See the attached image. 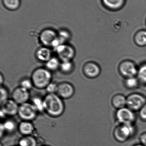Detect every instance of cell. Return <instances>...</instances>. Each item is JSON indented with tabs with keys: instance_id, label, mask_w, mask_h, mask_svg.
I'll return each instance as SVG.
<instances>
[{
	"instance_id": "6da1fadb",
	"label": "cell",
	"mask_w": 146,
	"mask_h": 146,
	"mask_svg": "<svg viewBox=\"0 0 146 146\" xmlns=\"http://www.w3.org/2000/svg\"><path fill=\"white\" fill-rule=\"evenodd\" d=\"M45 111L48 115L54 117L62 115L65 106L62 99L57 94H48L43 99Z\"/></svg>"
},
{
	"instance_id": "7a4b0ae2",
	"label": "cell",
	"mask_w": 146,
	"mask_h": 146,
	"mask_svg": "<svg viewBox=\"0 0 146 146\" xmlns=\"http://www.w3.org/2000/svg\"><path fill=\"white\" fill-rule=\"evenodd\" d=\"M31 79L33 86L39 89H43L51 82L52 74L46 68H39L32 73Z\"/></svg>"
},
{
	"instance_id": "3957f363",
	"label": "cell",
	"mask_w": 146,
	"mask_h": 146,
	"mask_svg": "<svg viewBox=\"0 0 146 146\" xmlns=\"http://www.w3.org/2000/svg\"><path fill=\"white\" fill-rule=\"evenodd\" d=\"M136 133L134 124H120L114 129L113 136L120 143H123L133 137Z\"/></svg>"
},
{
	"instance_id": "277c9868",
	"label": "cell",
	"mask_w": 146,
	"mask_h": 146,
	"mask_svg": "<svg viewBox=\"0 0 146 146\" xmlns=\"http://www.w3.org/2000/svg\"><path fill=\"white\" fill-rule=\"evenodd\" d=\"M38 112L32 104L26 103L19 106L18 115L23 121H31L37 117Z\"/></svg>"
},
{
	"instance_id": "5b68a950",
	"label": "cell",
	"mask_w": 146,
	"mask_h": 146,
	"mask_svg": "<svg viewBox=\"0 0 146 146\" xmlns=\"http://www.w3.org/2000/svg\"><path fill=\"white\" fill-rule=\"evenodd\" d=\"M138 68L136 64L130 60H124L118 66V72L120 74L126 78L137 76Z\"/></svg>"
},
{
	"instance_id": "8992f818",
	"label": "cell",
	"mask_w": 146,
	"mask_h": 146,
	"mask_svg": "<svg viewBox=\"0 0 146 146\" xmlns=\"http://www.w3.org/2000/svg\"><path fill=\"white\" fill-rule=\"evenodd\" d=\"M146 104V98L139 93L130 94L127 97V107L134 111H139Z\"/></svg>"
},
{
	"instance_id": "52a82bcc",
	"label": "cell",
	"mask_w": 146,
	"mask_h": 146,
	"mask_svg": "<svg viewBox=\"0 0 146 146\" xmlns=\"http://www.w3.org/2000/svg\"><path fill=\"white\" fill-rule=\"evenodd\" d=\"M115 116L117 120L120 124H134L136 120L134 111L127 106L117 110Z\"/></svg>"
},
{
	"instance_id": "ba28073f",
	"label": "cell",
	"mask_w": 146,
	"mask_h": 146,
	"mask_svg": "<svg viewBox=\"0 0 146 146\" xmlns=\"http://www.w3.org/2000/svg\"><path fill=\"white\" fill-rule=\"evenodd\" d=\"M58 58L63 61H72L75 55L74 48L69 44H63L55 49Z\"/></svg>"
},
{
	"instance_id": "9c48e42d",
	"label": "cell",
	"mask_w": 146,
	"mask_h": 146,
	"mask_svg": "<svg viewBox=\"0 0 146 146\" xmlns=\"http://www.w3.org/2000/svg\"><path fill=\"white\" fill-rule=\"evenodd\" d=\"M58 37V33L51 29H46L43 30L40 35L39 39L43 46L51 47L56 39Z\"/></svg>"
},
{
	"instance_id": "30bf717a",
	"label": "cell",
	"mask_w": 146,
	"mask_h": 146,
	"mask_svg": "<svg viewBox=\"0 0 146 146\" xmlns=\"http://www.w3.org/2000/svg\"><path fill=\"white\" fill-rule=\"evenodd\" d=\"M82 70L85 76L90 79H94L98 77L101 72L100 66L93 61L88 62L85 63Z\"/></svg>"
},
{
	"instance_id": "8fae6325",
	"label": "cell",
	"mask_w": 146,
	"mask_h": 146,
	"mask_svg": "<svg viewBox=\"0 0 146 146\" xmlns=\"http://www.w3.org/2000/svg\"><path fill=\"white\" fill-rule=\"evenodd\" d=\"M74 93V87L71 83L63 82L58 84L56 94L62 99H68L72 98Z\"/></svg>"
},
{
	"instance_id": "7c38bea8",
	"label": "cell",
	"mask_w": 146,
	"mask_h": 146,
	"mask_svg": "<svg viewBox=\"0 0 146 146\" xmlns=\"http://www.w3.org/2000/svg\"><path fill=\"white\" fill-rule=\"evenodd\" d=\"M12 99L19 105L27 103L30 98L29 91L20 86L15 88L12 94Z\"/></svg>"
},
{
	"instance_id": "4fadbf2b",
	"label": "cell",
	"mask_w": 146,
	"mask_h": 146,
	"mask_svg": "<svg viewBox=\"0 0 146 146\" xmlns=\"http://www.w3.org/2000/svg\"><path fill=\"white\" fill-rule=\"evenodd\" d=\"M1 104V111H2L6 116H13L18 115L19 106L12 99H9Z\"/></svg>"
},
{
	"instance_id": "5bb4252c",
	"label": "cell",
	"mask_w": 146,
	"mask_h": 146,
	"mask_svg": "<svg viewBox=\"0 0 146 146\" xmlns=\"http://www.w3.org/2000/svg\"><path fill=\"white\" fill-rule=\"evenodd\" d=\"M101 2L103 6L108 10L117 11L123 7L126 0H101Z\"/></svg>"
},
{
	"instance_id": "9a60e30c",
	"label": "cell",
	"mask_w": 146,
	"mask_h": 146,
	"mask_svg": "<svg viewBox=\"0 0 146 146\" xmlns=\"http://www.w3.org/2000/svg\"><path fill=\"white\" fill-rule=\"evenodd\" d=\"M51 51L49 47L42 46L36 50L35 56L39 61L46 63L51 57Z\"/></svg>"
},
{
	"instance_id": "2e32d148",
	"label": "cell",
	"mask_w": 146,
	"mask_h": 146,
	"mask_svg": "<svg viewBox=\"0 0 146 146\" xmlns=\"http://www.w3.org/2000/svg\"><path fill=\"white\" fill-rule=\"evenodd\" d=\"M18 130L23 136L31 135L34 131L33 124L29 121H23L18 125Z\"/></svg>"
},
{
	"instance_id": "e0dca14e",
	"label": "cell",
	"mask_w": 146,
	"mask_h": 146,
	"mask_svg": "<svg viewBox=\"0 0 146 146\" xmlns=\"http://www.w3.org/2000/svg\"><path fill=\"white\" fill-rule=\"evenodd\" d=\"M111 102L114 108L119 110L127 106V97L121 94H117L113 96Z\"/></svg>"
},
{
	"instance_id": "ac0fdd59",
	"label": "cell",
	"mask_w": 146,
	"mask_h": 146,
	"mask_svg": "<svg viewBox=\"0 0 146 146\" xmlns=\"http://www.w3.org/2000/svg\"><path fill=\"white\" fill-rule=\"evenodd\" d=\"M134 42L137 46L144 47L146 46V30H140L136 32L134 36Z\"/></svg>"
},
{
	"instance_id": "d6986e66",
	"label": "cell",
	"mask_w": 146,
	"mask_h": 146,
	"mask_svg": "<svg viewBox=\"0 0 146 146\" xmlns=\"http://www.w3.org/2000/svg\"><path fill=\"white\" fill-rule=\"evenodd\" d=\"M19 146H37V142L32 135L23 136L19 140Z\"/></svg>"
},
{
	"instance_id": "ffe728a7",
	"label": "cell",
	"mask_w": 146,
	"mask_h": 146,
	"mask_svg": "<svg viewBox=\"0 0 146 146\" xmlns=\"http://www.w3.org/2000/svg\"><path fill=\"white\" fill-rule=\"evenodd\" d=\"M5 8L9 11H15L19 8L21 0H2Z\"/></svg>"
},
{
	"instance_id": "44dd1931",
	"label": "cell",
	"mask_w": 146,
	"mask_h": 146,
	"mask_svg": "<svg viewBox=\"0 0 146 146\" xmlns=\"http://www.w3.org/2000/svg\"><path fill=\"white\" fill-rule=\"evenodd\" d=\"M60 59L57 57H52L48 62H46L45 66L48 70L50 72L55 71L60 68L61 62Z\"/></svg>"
},
{
	"instance_id": "7402d4cb",
	"label": "cell",
	"mask_w": 146,
	"mask_h": 146,
	"mask_svg": "<svg viewBox=\"0 0 146 146\" xmlns=\"http://www.w3.org/2000/svg\"><path fill=\"white\" fill-rule=\"evenodd\" d=\"M140 82L137 76L125 79L124 85L127 88L129 89H135L139 86Z\"/></svg>"
},
{
	"instance_id": "603a6c76",
	"label": "cell",
	"mask_w": 146,
	"mask_h": 146,
	"mask_svg": "<svg viewBox=\"0 0 146 146\" xmlns=\"http://www.w3.org/2000/svg\"><path fill=\"white\" fill-rule=\"evenodd\" d=\"M74 68V66L72 61H63L60 65V70L63 74H70L73 72Z\"/></svg>"
},
{
	"instance_id": "cb8c5ba5",
	"label": "cell",
	"mask_w": 146,
	"mask_h": 146,
	"mask_svg": "<svg viewBox=\"0 0 146 146\" xmlns=\"http://www.w3.org/2000/svg\"><path fill=\"white\" fill-rule=\"evenodd\" d=\"M137 77L140 82L146 85V63L141 64L138 68Z\"/></svg>"
},
{
	"instance_id": "d4e9b609",
	"label": "cell",
	"mask_w": 146,
	"mask_h": 146,
	"mask_svg": "<svg viewBox=\"0 0 146 146\" xmlns=\"http://www.w3.org/2000/svg\"><path fill=\"white\" fill-rule=\"evenodd\" d=\"M32 104L35 106L38 112L45 111L43 99L38 97H35L33 99Z\"/></svg>"
},
{
	"instance_id": "484cf974",
	"label": "cell",
	"mask_w": 146,
	"mask_h": 146,
	"mask_svg": "<svg viewBox=\"0 0 146 146\" xmlns=\"http://www.w3.org/2000/svg\"><path fill=\"white\" fill-rule=\"evenodd\" d=\"M3 127L5 131H8V132H12L15 129V124L13 121L11 120H7L3 124H1Z\"/></svg>"
},
{
	"instance_id": "4316f807",
	"label": "cell",
	"mask_w": 146,
	"mask_h": 146,
	"mask_svg": "<svg viewBox=\"0 0 146 146\" xmlns=\"http://www.w3.org/2000/svg\"><path fill=\"white\" fill-rule=\"evenodd\" d=\"M20 86L29 91L33 86V85L31 79L25 78L21 81Z\"/></svg>"
},
{
	"instance_id": "83f0119b",
	"label": "cell",
	"mask_w": 146,
	"mask_h": 146,
	"mask_svg": "<svg viewBox=\"0 0 146 146\" xmlns=\"http://www.w3.org/2000/svg\"><path fill=\"white\" fill-rule=\"evenodd\" d=\"M58 37L65 43V42L68 40L70 38V34L66 30H61L58 33Z\"/></svg>"
},
{
	"instance_id": "f1b7e54d",
	"label": "cell",
	"mask_w": 146,
	"mask_h": 146,
	"mask_svg": "<svg viewBox=\"0 0 146 146\" xmlns=\"http://www.w3.org/2000/svg\"><path fill=\"white\" fill-rule=\"evenodd\" d=\"M1 104L7 100L9 97V93L5 87L1 86Z\"/></svg>"
},
{
	"instance_id": "f546056e",
	"label": "cell",
	"mask_w": 146,
	"mask_h": 146,
	"mask_svg": "<svg viewBox=\"0 0 146 146\" xmlns=\"http://www.w3.org/2000/svg\"><path fill=\"white\" fill-rule=\"evenodd\" d=\"M58 84L55 82H51L46 87V90L48 94H56Z\"/></svg>"
},
{
	"instance_id": "4dcf8cb0",
	"label": "cell",
	"mask_w": 146,
	"mask_h": 146,
	"mask_svg": "<svg viewBox=\"0 0 146 146\" xmlns=\"http://www.w3.org/2000/svg\"><path fill=\"white\" fill-rule=\"evenodd\" d=\"M140 118L143 121L146 122V104L139 111Z\"/></svg>"
},
{
	"instance_id": "1f68e13d",
	"label": "cell",
	"mask_w": 146,
	"mask_h": 146,
	"mask_svg": "<svg viewBox=\"0 0 146 146\" xmlns=\"http://www.w3.org/2000/svg\"><path fill=\"white\" fill-rule=\"evenodd\" d=\"M140 144L144 146H146V132L142 133L139 137Z\"/></svg>"
},
{
	"instance_id": "d6a6232c",
	"label": "cell",
	"mask_w": 146,
	"mask_h": 146,
	"mask_svg": "<svg viewBox=\"0 0 146 146\" xmlns=\"http://www.w3.org/2000/svg\"><path fill=\"white\" fill-rule=\"evenodd\" d=\"M3 81H4V79H3V76L2 74L1 73V86L2 85L3 83Z\"/></svg>"
},
{
	"instance_id": "836d02e7",
	"label": "cell",
	"mask_w": 146,
	"mask_h": 146,
	"mask_svg": "<svg viewBox=\"0 0 146 146\" xmlns=\"http://www.w3.org/2000/svg\"><path fill=\"white\" fill-rule=\"evenodd\" d=\"M133 146H144L143 145H141V144H136V145H134Z\"/></svg>"
},
{
	"instance_id": "e575fe53",
	"label": "cell",
	"mask_w": 146,
	"mask_h": 146,
	"mask_svg": "<svg viewBox=\"0 0 146 146\" xmlns=\"http://www.w3.org/2000/svg\"><path fill=\"white\" fill-rule=\"evenodd\" d=\"M49 146L45 145H41V146Z\"/></svg>"
},
{
	"instance_id": "d590c367",
	"label": "cell",
	"mask_w": 146,
	"mask_h": 146,
	"mask_svg": "<svg viewBox=\"0 0 146 146\" xmlns=\"http://www.w3.org/2000/svg\"></svg>"
}]
</instances>
